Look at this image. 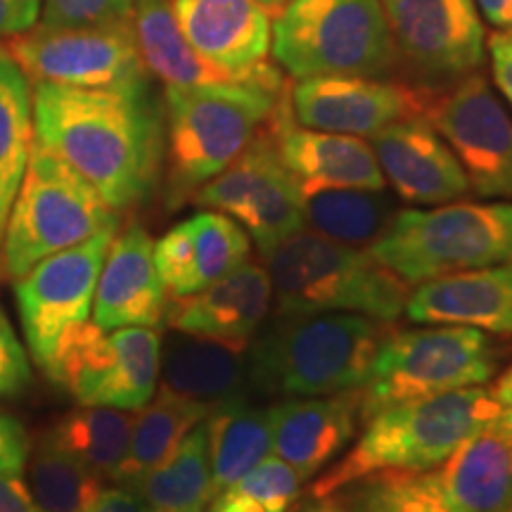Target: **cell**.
Instances as JSON below:
<instances>
[{
    "label": "cell",
    "instance_id": "c3c4849f",
    "mask_svg": "<svg viewBox=\"0 0 512 512\" xmlns=\"http://www.w3.org/2000/svg\"><path fill=\"white\" fill-rule=\"evenodd\" d=\"M505 512H512V508H508V510H505Z\"/></svg>",
    "mask_w": 512,
    "mask_h": 512
},
{
    "label": "cell",
    "instance_id": "ffe728a7",
    "mask_svg": "<svg viewBox=\"0 0 512 512\" xmlns=\"http://www.w3.org/2000/svg\"><path fill=\"white\" fill-rule=\"evenodd\" d=\"M252 256V240L238 221L204 209L155 242V266L166 292L190 297L226 278Z\"/></svg>",
    "mask_w": 512,
    "mask_h": 512
},
{
    "label": "cell",
    "instance_id": "2e32d148",
    "mask_svg": "<svg viewBox=\"0 0 512 512\" xmlns=\"http://www.w3.org/2000/svg\"><path fill=\"white\" fill-rule=\"evenodd\" d=\"M396 53L427 76H467L486 60L475 0H380Z\"/></svg>",
    "mask_w": 512,
    "mask_h": 512
},
{
    "label": "cell",
    "instance_id": "d6986e66",
    "mask_svg": "<svg viewBox=\"0 0 512 512\" xmlns=\"http://www.w3.org/2000/svg\"><path fill=\"white\" fill-rule=\"evenodd\" d=\"M363 422L361 389L283 399L273 406V456L309 482L335 463Z\"/></svg>",
    "mask_w": 512,
    "mask_h": 512
},
{
    "label": "cell",
    "instance_id": "bcb514c9",
    "mask_svg": "<svg viewBox=\"0 0 512 512\" xmlns=\"http://www.w3.org/2000/svg\"><path fill=\"white\" fill-rule=\"evenodd\" d=\"M297 512H347L342 503H335L332 498H313V503L304 505L302 510Z\"/></svg>",
    "mask_w": 512,
    "mask_h": 512
},
{
    "label": "cell",
    "instance_id": "ee69618b",
    "mask_svg": "<svg viewBox=\"0 0 512 512\" xmlns=\"http://www.w3.org/2000/svg\"><path fill=\"white\" fill-rule=\"evenodd\" d=\"M475 5L496 31H512V0H475Z\"/></svg>",
    "mask_w": 512,
    "mask_h": 512
},
{
    "label": "cell",
    "instance_id": "4316f807",
    "mask_svg": "<svg viewBox=\"0 0 512 512\" xmlns=\"http://www.w3.org/2000/svg\"><path fill=\"white\" fill-rule=\"evenodd\" d=\"M159 375L166 392L207 403L214 411L216 406L249 396L247 344L178 332L162 347Z\"/></svg>",
    "mask_w": 512,
    "mask_h": 512
},
{
    "label": "cell",
    "instance_id": "d6a6232c",
    "mask_svg": "<svg viewBox=\"0 0 512 512\" xmlns=\"http://www.w3.org/2000/svg\"><path fill=\"white\" fill-rule=\"evenodd\" d=\"M133 418L112 406H81L57 422L46 441L102 479L117 482L131 444Z\"/></svg>",
    "mask_w": 512,
    "mask_h": 512
},
{
    "label": "cell",
    "instance_id": "e575fe53",
    "mask_svg": "<svg viewBox=\"0 0 512 512\" xmlns=\"http://www.w3.org/2000/svg\"><path fill=\"white\" fill-rule=\"evenodd\" d=\"M27 486L43 512H86L105 489L102 477L46 439L31 458Z\"/></svg>",
    "mask_w": 512,
    "mask_h": 512
},
{
    "label": "cell",
    "instance_id": "7402d4cb",
    "mask_svg": "<svg viewBox=\"0 0 512 512\" xmlns=\"http://www.w3.org/2000/svg\"><path fill=\"white\" fill-rule=\"evenodd\" d=\"M133 34L147 72L164 81V86L192 88L216 86V83H242V86H264L283 91V74L273 62H261L249 72H230L204 60L185 41L178 27L171 0H136L131 15Z\"/></svg>",
    "mask_w": 512,
    "mask_h": 512
},
{
    "label": "cell",
    "instance_id": "5b68a950",
    "mask_svg": "<svg viewBox=\"0 0 512 512\" xmlns=\"http://www.w3.org/2000/svg\"><path fill=\"white\" fill-rule=\"evenodd\" d=\"M280 93L242 83L166 86V207L178 209L233 164L271 119Z\"/></svg>",
    "mask_w": 512,
    "mask_h": 512
},
{
    "label": "cell",
    "instance_id": "484cf974",
    "mask_svg": "<svg viewBox=\"0 0 512 512\" xmlns=\"http://www.w3.org/2000/svg\"><path fill=\"white\" fill-rule=\"evenodd\" d=\"M434 472L456 512L512 508V432L501 415L470 434Z\"/></svg>",
    "mask_w": 512,
    "mask_h": 512
},
{
    "label": "cell",
    "instance_id": "f6af8a7d",
    "mask_svg": "<svg viewBox=\"0 0 512 512\" xmlns=\"http://www.w3.org/2000/svg\"><path fill=\"white\" fill-rule=\"evenodd\" d=\"M494 394H496L498 408H501V420L505 422V427L512 432V366L505 370L501 377H498Z\"/></svg>",
    "mask_w": 512,
    "mask_h": 512
},
{
    "label": "cell",
    "instance_id": "6da1fadb",
    "mask_svg": "<svg viewBox=\"0 0 512 512\" xmlns=\"http://www.w3.org/2000/svg\"><path fill=\"white\" fill-rule=\"evenodd\" d=\"M34 138L81 174L114 211L145 202L162 164V119L150 83L76 88L36 81Z\"/></svg>",
    "mask_w": 512,
    "mask_h": 512
},
{
    "label": "cell",
    "instance_id": "7c38bea8",
    "mask_svg": "<svg viewBox=\"0 0 512 512\" xmlns=\"http://www.w3.org/2000/svg\"><path fill=\"white\" fill-rule=\"evenodd\" d=\"M192 202L238 221L264 256L306 228L302 183L280 159L268 121L233 164L192 195Z\"/></svg>",
    "mask_w": 512,
    "mask_h": 512
},
{
    "label": "cell",
    "instance_id": "f546056e",
    "mask_svg": "<svg viewBox=\"0 0 512 512\" xmlns=\"http://www.w3.org/2000/svg\"><path fill=\"white\" fill-rule=\"evenodd\" d=\"M126 489L136 491L155 512H204L214 498L207 425L200 422L178 448Z\"/></svg>",
    "mask_w": 512,
    "mask_h": 512
},
{
    "label": "cell",
    "instance_id": "603a6c76",
    "mask_svg": "<svg viewBox=\"0 0 512 512\" xmlns=\"http://www.w3.org/2000/svg\"><path fill=\"white\" fill-rule=\"evenodd\" d=\"M271 304V275L264 266L247 261L202 292L174 299L164 316L183 335L249 344L266 323Z\"/></svg>",
    "mask_w": 512,
    "mask_h": 512
},
{
    "label": "cell",
    "instance_id": "ac0fdd59",
    "mask_svg": "<svg viewBox=\"0 0 512 512\" xmlns=\"http://www.w3.org/2000/svg\"><path fill=\"white\" fill-rule=\"evenodd\" d=\"M268 128L280 159L302 188H387L370 143L356 136L325 133L297 124L287 100V88L280 93Z\"/></svg>",
    "mask_w": 512,
    "mask_h": 512
},
{
    "label": "cell",
    "instance_id": "b9f144b4",
    "mask_svg": "<svg viewBox=\"0 0 512 512\" xmlns=\"http://www.w3.org/2000/svg\"><path fill=\"white\" fill-rule=\"evenodd\" d=\"M0 512H43L22 475H0Z\"/></svg>",
    "mask_w": 512,
    "mask_h": 512
},
{
    "label": "cell",
    "instance_id": "8fae6325",
    "mask_svg": "<svg viewBox=\"0 0 512 512\" xmlns=\"http://www.w3.org/2000/svg\"><path fill=\"white\" fill-rule=\"evenodd\" d=\"M29 79L76 88H117L147 81L131 19L88 27H41L3 43Z\"/></svg>",
    "mask_w": 512,
    "mask_h": 512
},
{
    "label": "cell",
    "instance_id": "7a4b0ae2",
    "mask_svg": "<svg viewBox=\"0 0 512 512\" xmlns=\"http://www.w3.org/2000/svg\"><path fill=\"white\" fill-rule=\"evenodd\" d=\"M392 328L358 313L278 316L247 344L249 394L302 399L361 389Z\"/></svg>",
    "mask_w": 512,
    "mask_h": 512
},
{
    "label": "cell",
    "instance_id": "f35d334b",
    "mask_svg": "<svg viewBox=\"0 0 512 512\" xmlns=\"http://www.w3.org/2000/svg\"><path fill=\"white\" fill-rule=\"evenodd\" d=\"M29 460V437L22 422L0 411V475H22Z\"/></svg>",
    "mask_w": 512,
    "mask_h": 512
},
{
    "label": "cell",
    "instance_id": "83f0119b",
    "mask_svg": "<svg viewBox=\"0 0 512 512\" xmlns=\"http://www.w3.org/2000/svg\"><path fill=\"white\" fill-rule=\"evenodd\" d=\"M214 496L273 453V406L259 408L247 399L223 403L204 420Z\"/></svg>",
    "mask_w": 512,
    "mask_h": 512
},
{
    "label": "cell",
    "instance_id": "8d00e7d4",
    "mask_svg": "<svg viewBox=\"0 0 512 512\" xmlns=\"http://www.w3.org/2000/svg\"><path fill=\"white\" fill-rule=\"evenodd\" d=\"M136 0H43L41 27H88L131 19Z\"/></svg>",
    "mask_w": 512,
    "mask_h": 512
},
{
    "label": "cell",
    "instance_id": "d590c367",
    "mask_svg": "<svg viewBox=\"0 0 512 512\" xmlns=\"http://www.w3.org/2000/svg\"><path fill=\"white\" fill-rule=\"evenodd\" d=\"M302 477L285 460L268 456L211 498L204 512H287L302 494Z\"/></svg>",
    "mask_w": 512,
    "mask_h": 512
},
{
    "label": "cell",
    "instance_id": "ab89813d",
    "mask_svg": "<svg viewBox=\"0 0 512 512\" xmlns=\"http://www.w3.org/2000/svg\"><path fill=\"white\" fill-rule=\"evenodd\" d=\"M486 55L491 60L494 83L512 107V31H494L486 38Z\"/></svg>",
    "mask_w": 512,
    "mask_h": 512
},
{
    "label": "cell",
    "instance_id": "7dc6e473",
    "mask_svg": "<svg viewBox=\"0 0 512 512\" xmlns=\"http://www.w3.org/2000/svg\"><path fill=\"white\" fill-rule=\"evenodd\" d=\"M261 5H264V8L271 12V15H275V12H278L280 8H283V5L287 3V0H259Z\"/></svg>",
    "mask_w": 512,
    "mask_h": 512
},
{
    "label": "cell",
    "instance_id": "cb8c5ba5",
    "mask_svg": "<svg viewBox=\"0 0 512 512\" xmlns=\"http://www.w3.org/2000/svg\"><path fill=\"white\" fill-rule=\"evenodd\" d=\"M185 41L204 60L249 72L271 53L273 15L259 0H171Z\"/></svg>",
    "mask_w": 512,
    "mask_h": 512
},
{
    "label": "cell",
    "instance_id": "ba28073f",
    "mask_svg": "<svg viewBox=\"0 0 512 512\" xmlns=\"http://www.w3.org/2000/svg\"><path fill=\"white\" fill-rule=\"evenodd\" d=\"M119 226V216L81 174L34 138L27 171L3 233V259L12 278L62 249Z\"/></svg>",
    "mask_w": 512,
    "mask_h": 512
},
{
    "label": "cell",
    "instance_id": "d4e9b609",
    "mask_svg": "<svg viewBox=\"0 0 512 512\" xmlns=\"http://www.w3.org/2000/svg\"><path fill=\"white\" fill-rule=\"evenodd\" d=\"M403 313L413 323L467 325L512 337V261L415 285Z\"/></svg>",
    "mask_w": 512,
    "mask_h": 512
},
{
    "label": "cell",
    "instance_id": "e0dca14e",
    "mask_svg": "<svg viewBox=\"0 0 512 512\" xmlns=\"http://www.w3.org/2000/svg\"><path fill=\"white\" fill-rule=\"evenodd\" d=\"M368 143L384 181L403 202L439 207L472 192L458 157L427 117L396 121L370 136Z\"/></svg>",
    "mask_w": 512,
    "mask_h": 512
},
{
    "label": "cell",
    "instance_id": "7bdbcfd3",
    "mask_svg": "<svg viewBox=\"0 0 512 512\" xmlns=\"http://www.w3.org/2000/svg\"><path fill=\"white\" fill-rule=\"evenodd\" d=\"M86 512H155V510H150V505H147L136 491L126 489V486H114V489H102Z\"/></svg>",
    "mask_w": 512,
    "mask_h": 512
},
{
    "label": "cell",
    "instance_id": "4dcf8cb0",
    "mask_svg": "<svg viewBox=\"0 0 512 512\" xmlns=\"http://www.w3.org/2000/svg\"><path fill=\"white\" fill-rule=\"evenodd\" d=\"M31 93L29 76L0 46V240L34 145Z\"/></svg>",
    "mask_w": 512,
    "mask_h": 512
},
{
    "label": "cell",
    "instance_id": "52a82bcc",
    "mask_svg": "<svg viewBox=\"0 0 512 512\" xmlns=\"http://www.w3.org/2000/svg\"><path fill=\"white\" fill-rule=\"evenodd\" d=\"M271 53L294 79L380 76L399 55L380 0H287L273 15Z\"/></svg>",
    "mask_w": 512,
    "mask_h": 512
},
{
    "label": "cell",
    "instance_id": "9a60e30c",
    "mask_svg": "<svg viewBox=\"0 0 512 512\" xmlns=\"http://www.w3.org/2000/svg\"><path fill=\"white\" fill-rule=\"evenodd\" d=\"M434 95L375 76H309L287 88L297 124L325 133L370 138L396 121L425 117Z\"/></svg>",
    "mask_w": 512,
    "mask_h": 512
},
{
    "label": "cell",
    "instance_id": "30bf717a",
    "mask_svg": "<svg viewBox=\"0 0 512 512\" xmlns=\"http://www.w3.org/2000/svg\"><path fill=\"white\" fill-rule=\"evenodd\" d=\"M159 361L162 337L157 330L105 332L86 320L62 332L41 368L81 406L140 411L157 392Z\"/></svg>",
    "mask_w": 512,
    "mask_h": 512
},
{
    "label": "cell",
    "instance_id": "f1b7e54d",
    "mask_svg": "<svg viewBox=\"0 0 512 512\" xmlns=\"http://www.w3.org/2000/svg\"><path fill=\"white\" fill-rule=\"evenodd\" d=\"M304 223L342 245L370 247L394 221L396 209L382 190L302 188Z\"/></svg>",
    "mask_w": 512,
    "mask_h": 512
},
{
    "label": "cell",
    "instance_id": "8992f818",
    "mask_svg": "<svg viewBox=\"0 0 512 512\" xmlns=\"http://www.w3.org/2000/svg\"><path fill=\"white\" fill-rule=\"evenodd\" d=\"M368 252L415 287L512 261V202H448L396 211Z\"/></svg>",
    "mask_w": 512,
    "mask_h": 512
},
{
    "label": "cell",
    "instance_id": "3957f363",
    "mask_svg": "<svg viewBox=\"0 0 512 512\" xmlns=\"http://www.w3.org/2000/svg\"><path fill=\"white\" fill-rule=\"evenodd\" d=\"M501 415L494 389L465 387L396 403L363 422L347 456L311 486V498H332L344 486L380 472H430L463 441Z\"/></svg>",
    "mask_w": 512,
    "mask_h": 512
},
{
    "label": "cell",
    "instance_id": "1f68e13d",
    "mask_svg": "<svg viewBox=\"0 0 512 512\" xmlns=\"http://www.w3.org/2000/svg\"><path fill=\"white\" fill-rule=\"evenodd\" d=\"M209 413L211 408L207 403L159 389L157 399L140 408L138 418H133L131 444H128L117 482L131 486L157 465H162L185 439V434L207 420Z\"/></svg>",
    "mask_w": 512,
    "mask_h": 512
},
{
    "label": "cell",
    "instance_id": "4fadbf2b",
    "mask_svg": "<svg viewBox=\"0 0 512 512\" xmlns=\"http://www.w3.org/2000/svg\"><path fill=\"white\" fill-rule=\"evenodd\" d=\"M114 233L117 228L102 230L81 245L50 254L17 278L24 337L38 366L48 361L64 330L91 318L95 285Z\"/></svg>",
    "mask_w": 512,
    "mask_h": 512
},
{
    "label": "cell",
    "instance_id": "836d02e7",
    "mask_svg": "<svg viewBox=\"0 0 512 512\" xmlns=\"http://www.w3.org/2000/svg\"><path fill=\"white\" fill-rule=\"evenodd\" d=\"M342 491L347 512H456L434 470L380 472L358 479Z\"/></svg>",
    "mask_w": 512,
    "mask_h": 512
},
{
    "label": "cell",
    "instance_id": "74e56055",
    "mask_svg": "<svg viewBox=\"0 0 512 512\" xmlns=\"http://www.w3.org/2000/svg\"><path fill=\"white\" fill-rule=\"evenodd\" d=\"M31 384V368L24 347L0 309V399L22 394Z\"/></svg>",
    "mask_w": 512,
    "mask_h": 512
},
{
    "label": "cell",
    "instance_id": "277c9868",
    "mask_svg": "<svg viewBox=\"0 0 512 512\" xmlns=\"http://www.w3.org/2000/svg\"><path fill=\"white\" fill-rule=\"evenodd\" d=\"M278 316L358 313L396 323L406 311L408 287L361 247L299 230L266 254Z\"/></svg>",
    "mask_w": 512,
    "mask_h": 512
},
{
    "label": "cell",
    "instance_id": "44dd1931",
    "mask_svg": "<svg viewBox=\"0 0 512 512\" xmlns=\"http://www.w3.org/2000/svg\"><path fill=\"white\" fill-rule=\"evenodd\" d=\"M166 313V285L155 266V240L131 223L114 235L93 299V323L105 332L157 328Z\"/></svg>",
    "mask_w": 512,
    "mask_h": 512
},
{
    "label": "cell",
    "instance_id": "60d3db41",
    "mask_svg": "<svg viewBox=\"0 0 512 512\" xmlns=\"http://www.w3.org/2000/svg\"><path fill=\"white\" fill-rule=\"evenodd\" d=\"M43 0H0V38L34 29L41 19Z\"/></svg>",
    "mask_w": 512,
    "mask_h": 512
},
{
    "label": "cell",
    "instance_id": "5bb4252c",
    "mask_svg": "<svg viewBox=\"0 0 512 512\" xmlns=\"http://www.w3.org/2000/svg\"><path fill=\"white\" fill-rule=\"evenodd\" d=\"M425 117L458 157L472 192L512 200V117L482 74L432 98Z\"/></svg>",
    "mask_w": 512,
    "mask_h": 512
},
{
    "label": "cell",
    "instance_id": "9c48e42d",
    "mask_svg": "<svg viewBox=\"0 0 512 512\" xmlns=\"http://www.w3.org/2000/svg\"><path fill=\"white\" fill-rule=\"evenodd\" d=\"M501 351L467 325L396 330L382 339L363 392V420L396 403L430 399L494 380Z\"/></svg>",
    "mask_w": 512,
    "mask_h": 512
}]
</instances>
